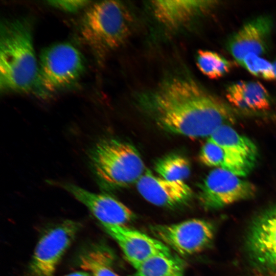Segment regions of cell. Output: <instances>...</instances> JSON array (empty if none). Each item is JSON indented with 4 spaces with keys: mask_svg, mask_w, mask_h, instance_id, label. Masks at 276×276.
<instances>
[{
    "mask_svg": "<svg viewBox=\"0 0 276 276\" xmlns=\"http://www.w3.org/2000/svg\"><path fill=\"white\" fill-rule=\"evenodd\" d=\"M142 100L160 128L192 138L209 137L235 121L228 106L185 76L165 80Z\"/></svg>",
    "mask_w": 276,
    "mask_h": 276,
    "instance_id": "obj_1",
    "label": "cell"
},
{
    "mask_svg": "<svg viewBox=\"0 0 276 276\" xmlns=\"http://www.w3.org/2000/svg\"><path fill=\"white\" fill-rule=\"evenodd\" d=\"M25 18L2 21L0 29V88L3 92L35 91L38 61L32 27Z\"/></svg>",
    "mask_w": 276,
    "mask_h": 276,
    "instance_id": "obj_2",
    "label": "cell"
},
{
    "mask_svg": "<svg viewBox=\"0 0 276 276\" xmlns=\"http://www.w3.org/2000/svg\"><path fill=\"white\" fill-rule=\"evenodd\" d=\"M131 18L126 7L115 1L99 2L90 6L80 25L83 39L102 55L120 47L130 31Z\"/></svg>",
    "mask_w": 276,
    "mask_h": 276,
    "instance_id": "obj_3",
    "label": "cell"
},
{
    "mask_svg": "<svg viewBox=\"0 0 276 276\" xmlns=\"http://www.w3.org/2000/svg\"><path fill=\"white\" fill-rule=\"evenodd\" d=\"M89 156L94 174L104 186L127 187L136 183L145 173L139 152L124 141L102 139L94 145Z\"/></svg>",
    "mask_w": 276,
    "mask_h": 276,
    "instance_id": "obj_4",
    "label": "cell"
},
{
    "mask_svg": "<svg viewBox=\"0 0 276 276\" xmlns=\"http://www.w3.org/2000/svg\"><path fill=\"white\" fill-rule=\"evenodd\" d=\"M85 70L83 57L72 44L60 42L43 49L38 60L35 92L45 96L74 85Z\"/></svg>",
    "mask_w": 276,
    "mask_h": 276,
    "instance_id": "obj_5",
    "label": "cell"
},
{
    "mask_svg": "<svg viewBox=\"0 0 276 276\" xmlns=\"http://www.w3.org/2000/svg\"><path fill=\"white\" fill-rule=\"evenodd\" d=\"M150 229L156 238L183 256L201 251L210 245L214 237L212 224L200 219L171 224H156L152 225Z\"/></svg>",
    "mask_w": 276,
    "mask_h": 276,
    "instance_id": "obj_6",
    "label": "cell"
},
{
    "mask_svg": "<svg viewBox=\"0 0 276 276\" xmlns=\"http://www.w3.org/2000/svg\"><path fill=\"white\" fill-rule=\"evenodd\" d=\"M80 227L78 222L65 220L46 232L34 250L29 266L31 275L53 276Z\"/></svg>",
    "mask_w": 276,
    "mask_h": 276,
    "instance_id": "obj_7",
    "label": "cell"
},
{
    "mask_svg": "<svg viewBox=\"0 0 276 276\" xmlns=\"http://www.w3.org/2000/svg\"><path fill=\"white\" fill-rule=\"evenodd\" d=\"M256 188L250 182L222 168H215L199 186V198L208 209H218L253 197Z\"/></svg>",
    "mask_w": 276,
    "mask_h": 276,
    "instance_id": "obj_8",
    "label": "cell"
},
{
    "mask_svg": "<svg viewBox=\"0 0 276 276\" xmlns=\"http://www.w3.org/2000/svg\"><path fill=\"white\" fill-rule=\"evenodd\" d=\"M247 246L251 260L263 276H276V206L254 221Z\"/></svg>",
    "mask_w": 276,
    "mask_h": 276,
    "instance_id": "obj_9",
    "label": "cell"
},
{
    "mask_svg": "<svg viewBox=\"0 0 276 276\" xmlns=\"http://www.w3.org/2000/svg\"><path fill=\"white\" fill-rule=\"evenodd\" d=\"M208 140L223 149L225 157L223 169L242 177L255 167L258 157L257 147L252 140L238 133L231 125L220 126Z\"/></svg>",
    "mask_w": 276,
    "mask_h": 276,
    "instance_id": "obj_10",
    "label": "cell"
},
{
    "mask_svg": "<svg viewBox=\"0 0 276 276\" xmlns=\"http://www.w3.org/2000/svg\"><path fill=\"white\" fill-rule=\"evenodd\" d=\"M117 242L128 262L135 268L158 256H172L170 248L156 238L125 225H102Z\"/></svg>",
    "mask_w": 276,
    "mask_h": 276,
    "instance_id": "obj_11",
    "label": "cell"
},
{
    "mask_svg": "<svg viewBox=\"0 0 276 276\" xmlns=\"http://www.w3.org/2000/svg\"><path fill=\"white\" fill-rule=\"evenodd\" d=\"M272 28L273 21L269 16L253 18L230 36L226 49L239 64L248 54L261 56L268 48Z\"/></svg>",
    "mask_w": 276,
    "mask_h": 276,
    "instance_id": "obj_12",
    "label": "cell"
},
{
    "mask_svg": "<svg viewBox=\"0 0 276 276\" xmlns=\"http://www.w3.org/2000/svg\"><path fill=\"white\" fill-rule=\"evenodd\" d=\"M61 186L85 205L101 225H125L135 217L129 208L110 195L92 193L68 183Z\"/></svg>",
    "mask_w": 276,
    "mask_h": 276,
    "instance_id": "obj_13",
    "label": "cell"
},
{
    "mask_svg": "<svg viewBox=\"0 0 276 276\" xmlns=\"http://www.w3.org/2000/svg\"><path fill=\"white\" fill-rule=\"evenodd\" d=\"M141 196L150 203L159 206L173 208L187 202L193 195L184 181H172L157 177L147 171L136 182Z\"/></svg>",
    "mask_w": 276,
    "mask_h": 276,
    "instance_id": "obj_14",
    "label": "cell"
},
{
    "mask_svg": "<svg viewBox=\"0 0 276 276\" xmlns=\"http://www.w3.org/2000/svg\"><path fill=\"white\" fill-rule=\"evenodd\" d=\"M216 2L210 1H153V14L157 20L168 27L184 25L212 8Z\"/></svg>",
    "mask_w": 276,
    "mask_h": 276,
    "instance_id": "obj_15",
    "label": "cell"
},
{
    "mask_svg": "<svg viewBox=\"0 0 276 276\" xmlns=\"http://www.w3.org/2000/svg\"><path fill=\"white\" fill-rule=\"evenodd\" d=\"M228 102L238 108L248 110H266L270 108L271 98L264 85L258 81H240L226 88Z\"/></svg>",
    "mask_w": 276,
    "mask_h": 276,
    "instance_id": "obj_16",
    "label": "cell"
},
{
    "mask_svg": "<svg viewBox=\"0 0 276 276\" xmlns=\"http://www.w3.org/2000/svg\"><path fill=\"white\" fill-rule=\"evenodd\" d=\"M113 257L104 246L95 245L81 253L80 267L91 276H120L113 268Z\"/></svg>",
    "mask_w": 276,
    "mask_h": 276,
    "instance_id": "obj_17",
    "label": "cell"
},
{
    "mask_svg": "<svg viewBox=\"0 0 276 276\" xmlns=\"http://www.w3.org/2000/svg\"><path fill=\"white\" fill-rule=\"evenodd\" d=\"M131 276H184L179 260L172 256H158L140 265Z\"/></svg>",
    "mask_w": 276,
    "mask_h": 276,
    "instance_id": "obj_18",
    "label": "cell"
},
{
    "mask_svg": "<svg viewBox=\"0 0 276 276\" xmlns=\"http://www.w3.org/2000/svg\"><path fill=\"white\" fill-rule=\"evenodd\" d=\"M155 171L161 177L172 181H183L191 173V165L185 157L171 154L159 159L154 166Z\"/></svg>",
    "mask_w": 276,
    "mask_h": 276,
    "instance_id": "obj_19",
    "label": "cell"
},
{
    "mask_svg": "<svg viewBox=\"0 0 276 276\" xmlns=\"http://www.w3.org/2000/svg\"><path fill=\"white\" fill-rule=\"evenodd\" d=\"M196 64L200 72L209 78H221L232 68L231 62L220 54L209 50H199L196 56Z\"/></svg>",
    "mask_w": 276,
    "mask_h": 276,
    "instance_id": "obj_20",
    "label": "cell"
},
{
    "mask_svg": "<svg viewBox=\"0 0 276 276\" xmlns=\"http://www.w3.org/2000/svg\"><path fill=\"white\" fill-rule=\"evenodd\" d=\"M252 75L267 80L275 79L272 63L260 57L250 54L240 64Z\"/></svg>",
    "mask_w": 276,
    "mask_h": 276,
    "instance_id": "obj_21",
    "label": "cell"
},
{
    "mask_svg": "<svg viewBox=\"0 0 276 276\" xmlns=\"http://www.w3.org/2000/svg\"><path fill=\"white\" fill-rule=\"evenodd\" d=\"M199 159L207 166L223 169L225 160V153L220 146L208 140L201 148Z\"/></svg>",
    "mask_w": 276,
    "mask_h": 276,
    "instance_id": "obj_22",
    "label": "cell"
},
{
    "mask_svg": "<svg viewBox=\"0 0 276 276\" xmlns=\"http://www.w3.org/2000/svg\"><path fill=\"white\" fill-rule=\"evenodd\" d=\"M48 3L50 5L64 11L74 13L87 6L90 2L86 1H50Z\"/></svg>",
    "mask_w": 276,
    "mask_h": 276,
    "instance_id": "obj_23",
    "label": "cell"
},
{
    "mask_svg": "<svg viewBox=\"0 0 276 276\" xmlns=\"http://www.w3.org/2000/svg\"><path fill=\"white\" fill-rule=\"evenodd\" d=\"M63 276H91L89 273L85 271H77L73 273H69L68 274Z\"/></svg>",
    "mask_w": 276,
    "mask_h": 276,
    "instance_id": "obj_24",
    "label": "cell"
},
{
    "mask_svg": "<svg viewBox=\"0 0 276 276\" xmlns=\"http://www.w3.org/2000/svg\"><path fill=\"white\" fill-rule=\"evenodd\" d=\"M272 65H273L274 74L275 76V79H276V59L272 62Z\"/></svg>",
    "mask_w": 276,
    "mask_h": 276,
    "instance_id": "obj_25",
    "label": "cell"
}]
</instances>
